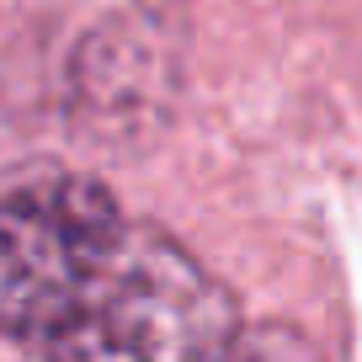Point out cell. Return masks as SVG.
<instances>
[{"mask_svg":"<svg viewBox=\"0 0 362 362\" xmlns=\"http://www.w3.org/2000/svg\"><path fill=\"white\" fill-rule=\"evenodd\" d=\"M240 304L187 245L64 165L0 170V336L37 362H203Z\"/></svg>","mask_w":362,"mask_h":362,"instance_id":"cell-1","label":"cell"},{"mask_svg":"<svg viewBox=\"0 0 362 362\" xmlns=\"http://www.w3.org/2000/svg\"><path fill=\"white\" fill-rule=\"evenodd\" d=\"M170 102V59L155 27L123 16V22L102 27L86 37L75 59V112L80 123L112 128V134H134V128L155 123Z\"/></svg>","mask_w":362,"mask_h":362,"instance_id":"cell-2","label":"cell"},{"mask_svg":"<svg viewBox=\"0 0 362 362\" xmlns=\"http://www.w3.org/2000/svg\"><path fill=\"white\" fill-rule=\"evenodd\" d=\"M203 362H325V357H320V346L304 330L283 325V320H267V325H240Z\"/></svg>","mask_w":362,"mask_h":362,"instance_id":"cell-3","label":"cell"}]
</instances>
